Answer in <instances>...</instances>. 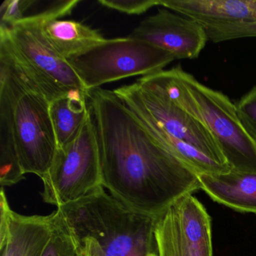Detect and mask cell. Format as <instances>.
Segmentation results:
<instances>
[{"label": "cell", "mask_w": 256, "mask_h": 256, "mask_svg": "<svg viewBox=\"0 0 256 256\" xmlns=\"http://www.w3.org/2000/svg\"><path fill=\"white\" fill-rule=\"evenodd\" d=\"M88 104L102 186L110 196L157 218L178 199L200 190L197 174L157 142L114 91L90 90Z\"/></svg>", "instance_id": "obj_1"}, {"label": "cell", "mask_w": 256, "mask_h": 256, "mask_svg": "<svg viewBox=\"0 0 256 256\" xmlns=\"http://www.w3.org/2000/svg\"><path fill=\"white\" fill-rule=\"evenodd\" d=\"M104 188L55 211L72 240L88 241L101 256H158L156 218L128 208Z\"/></svg>", "instance_id": "obj_2"}, {"label": "cell", "mask_w": 256, "mask_h": 256, "mask_svg": "<svg viewBox=\"0 0 256 256\" xmlns=\"http://www.w3.org/2000/svg\"><path fill=\"white\" fill-rule=\"evenodd\" d=\"M187 113L206 126L232 170L256 174V134L227 96L200 83L180 66L146 76Z\"/></svg>", "instance_id": "obj_3"}, {"label": "cell", "mask_w": 256, "mask_h": 256, "mask_svg": "<svg viewBox=\"0 0 256 256\" xmlns=\"http://www.w3.org/2000/svg\"><path fill=\"white\" fill-rule=\"evenodd\" d=\"M0 90L8 96L14 142L25 174L42 178L58 149L50 102L4 50H0Z\"/></svg>", "instance_id": "obj_4"}, {"label": "cell", "mask_w": 256, "mask_h": 256, "mask_svg": "<svg viewBox=\"0 0 256 256\" xmlns=\"http://www.w3.org/2000/svg\"><path fill=\"white\" fill-rule=\"evenodd\" d=\"M41 20L40 12L12 28L0 26V49L10 55L50 102L77 92L88 94L71 66L46 41Z\"/></svg>", "instance_id": "obj_5"}, {"label": "cell", "mask_w": 256, "mask_h": 256, "mask_svg": "<svg viewBox=\"0 0 256 256\" xmlns=\"http://www.w3.org/2000/svg\"><path fill=\"white\" fill-rule=\"evenodd\" d=\"M174 60L166 50L127 36L107 40L66 61L88 92L110 82L162 71Z\"/></svg>", "instance_id": "obj_6"}, {"label": "cell", "mask_w": 256, "mask_h": 256, "mask_svg": "<svg viewBox=\"0 0 256 256\" xmlns=\"http://www.w3.org/2000/svg\"><path fill=\"white\" fill-rule=\"evenodd\" d=\"M42 180L43 200L56 208L80 200L102 186L98 142L90 110L78 134L58 148Z\"/></svg>", "instance_id": "obj_7"}, {"label": "cell", "mask_w": 256, "mask_h": 256, "mask_svg": "<svg viewBox=\"0 0 256 256\" xmlns=\"http://www.w3.org/2000/svg\"><path fill=\"white\" fill-rule=\"evenodd\" d=\"M155 236L158 256H212L210 216L192 194L157 217Z\"/></svg>", "instance_id": "obj_8"}, {"label": "cell", "mask_w": 256, "mask_h": 256, "mask_svg": "<svg viewBox=\"0 0 256 256\" xmlns=\"http://www.w3.org/2000/svg\"><path fill=\"white\" fill-rule=\"evenodd\" d=\"M128 86L150 114L166 131L194 146L211 160L230 167L220 144L206 126L181 108L161 86L146 76H142Z\"/></svg>", "instance_id": "obj_9"}, {"label": "cell", "mask_w": 256, "mask_h": 256, "mask_svg": "<svg viewBox=\"0 0 256 256\" xmlns=\"http://www.w3.org/2000/svg\"><path fill=\"white\" fill-rule=\"evenodd\" d=\"M128 36L166 50L175 60L198 58L208 41L200 24L166 8L140 22Z\"/></svg>", "instance_id": "obj_10"}, {"label": "cell", "mask_w": 256, "mask_h": 256, "mask_svg": "<svg viewBox=\"0 0 256 256\" xmlns=\"http://www.w3.org/2000/svg\"><path fill=\"white\" fill-rule=\"evenodd\" d=\"M1 256H42L54 229L53 212L25 216L11 209L4 187L0 193Z\"/></svg>", "instance_id": "obj_11"}, {"label": "cell", "mask_w": 256, "mask_h": 256, "mask_svg": "<svg viewBox=\"0 0 256 256\" xmlns=\"http://www.w3.org/2000/svg\"><path fill=\"white\" fill-rule=\"evenodd\" d=\"M80 1H58L41 14L42 31L50 47L62 59L80 56L106 42L98 31L74 20H61L70 16Z\"/></svg>", "instance_id": "obj_12"}, {"label": "cell", "mask_w": 256, "mask_h": 256, "mask_svg": "<svg viewBox=\"0 0 256 256\" xmlns=\"http://www.w3.org/2000/svg\"><path fill=\"white\" fill-rule=\"evenodd\" d=\"M114 92L142 121L145 128L170 154L184 164L191 168L196 174H220L228 173L232 168L224 166L211 160L194 146L176 138L160 126L143 104L136 98L128 85L114 90Z\"/></svg>", "instance_id": "obj_13"}, {"label": "cell", "mask_w": 256, "mask_h": 256, "mask_svg": "<svg viewBox=\"0 0 256 256\" xmlns=\"http://www.w3.org/2000/svg\"><path fill=\"white\" fill-rule=\"evenodd\" d=\"M160 6L204 28L256 22V0H161Z\"/></svg>", "instance_id": "obj_14"}, {"label": "cell", "mask_w": 256, "mask_h": 256, "mask_svg": "<svg viewBox=\"0 0 256 256\" xmlns=\"http://www.w3.org/2000/svg\"><path fill=\"white\" fill-rule=\"evenodd\" d=\"M197 176L200 190L212 200L240 212L256 214V174L232 169L228 173Z\"/></svg>", "instance_id": "obj_15"}, {"label": "cell", "mask_w": 256, "mask_h": 256, "mask_svg": "<svg viewBox=\"0 0 256 256\" xmlns=\"http://www.w3.org/2000/svg\"><path fill=\"white\" fill-rule=\"evenodd\" d=\"M89 114L88 94L77 92L50 103V115L58 148L65 146L78 134Z\"/></svg>", "instance_id": "obj_16"}, {"label": "cell", "mask_w": 256, "mask_h": 256, "mask_svg": "<svg viewBox=\"0 0 256 256\" xmlns=\"http://www.w3.org/2000/svg\"><path fill=\"white\" fill-rule=\"evenodd\" d=\"M24 179L13 134L10 100L0 90V184L12 186Z\"/></svg>", "instance_id": "obj_17"}, {"label": "cell", "mask_w": 256, "mask_h": 256, "mask_svg": "<svg viewBox=\"0 0 256 256\" xmlns=\"http://www.w3.org/2000/svg\"><path fill=\"white\" fill-rule=\"evenodd\" d=\"M54 229L42 256H77L71 235L53 212Z\"/></svg>", "instance_id": "obj_18"}, {"label": "cell", "mask_w": 256, "mask_h": 256, "mask_svg": "<svg viewBox=\"0 0 256 256\" xmlns=\"http://www.w3.org/2000/svg\"><path fill=\"white\" fill-rule=\"evenodd\" d=\"M208 40L214 43L256 37V22L227 24L205 28Z\"/></svg>", "instance_id": "obj_19"}, {"label": "cell", "mask_w": 256, "mask_h": 256, "mask_svg": "<svg viewBox=\"0 0 256 256\" xmlns=\"http://www.w3.org/2000/svg\"><path fill=\"white\" fill-rule=\"evenodd\" d=\"M37 2L34 0H5L0 6V26L12 28L23 20L26 12Z\"/></svg>", "instance_id": "obj_20"}, {"label": "cell", "mask_w": 256, "mask_h": 256, "mask_svg": "<svg viewBox=\"0 0 256 256\" xmlns=\"http://www.w3.org/2000/svg\"><path fill=\"white\" fill-rule=\"evenodd\" d=\"M98 4L125 14L138 16L160 6L161 0H98Z\"/></svg>", "instance_id": "obj_21"}, {"label": "cell", "mask_w": 256, "mask_h": 256, "mask_svg": "<svg viewBox=\"0 0 256 256\" xmlns=\"http://www.w3.org/2000/svg\"><path fill=\"white\" fill-rule=\"evenodd\" d=\"M240 118L256 134V85L236 104Z\"/></svg>", "instance_id": "obj_22"}, {"label": "cell", "mask_w": 256, "mask_h": 256, "mask_svg": "<svg viewBox=\"0 0 256 256\" xmlns=\"http://www.w3.org/2000/svg\"><path fill=\"white\" fill-rule=\"evenodd\" d=\"M76 252L77 256H101L96 250L88 246L77 247Z\"/></svg>", "instance_id": "obj_23"}]
</instances>
